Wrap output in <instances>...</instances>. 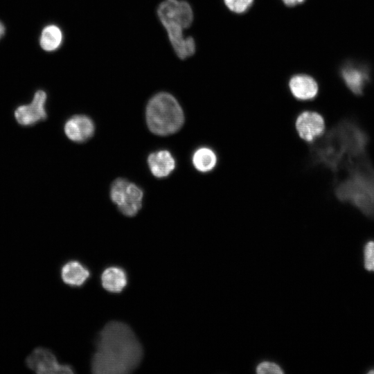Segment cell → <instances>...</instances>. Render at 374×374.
Listing matches in <instances>:
<instances>
[{
	"label": "cell",
	"mask_w": 374,
	"mask_h": 374,
	"mask_svg": "<svg viewBox=\"0 0 374 374\" xmlns=\"http://www.w3.org/2000/svg\"><path fill=\"white\" fill-rule=\"evenodd\" d=\"M367 373L368 374H374V368H372L371 369H370Z\"/></svg>",
	"instance_id": "cell-23"
},
{
	"label": "cell",
	"mask_w": 374,
	"mask_h": 374,
	"mask_svg": "<svg viewBox=\"0 0 374 374\" xmlns=\"http://www.w3.org/2000/svg\"><path fill=\"white\" fill-rule=\"evenodd\" d=\"M145 116L150 130L159 136L176 132L184 121L180 105L173 96L166 92L158 93L150 98Z\"/></svg>",
	"instance_id": "cell-5"
},
{
	"label": "cell",
	"mask_w": 374,
	"mask_h": 374,
	"mask_svg": "<svg viewBox=\"0 0 374 374\" xmlns=\"http://www.w3.org/2000/svg\"><path fill=\"white\" fill-rule=\"evenodd\" d=\"M143 193L133 183L123 178H118L111 186L110 197L123 215L132 217L138 213L142 206Z\"/></svg>",
	"instance_id": "cell-6"
},
{
	"label": "cell",
	"mask_w": 374,
	"mask_h": 374,
	"mask_svg": "<svg viewBox=\"0 0 374 374\" xmlns=\"http://www.w3.org/2000/svg\"><path fill=\"white\" fill-rule=\"evenodd\" d=\"M157 13L178 57L184 60L192 56L195 52V40L184 35V30L193 21L190 5L183 0H164L157 7Z\"/></svg>",
	"instance_id": "cell-3"
},
{
	"label": "cell",
	"mask_w": 374,
	"mask_h": 374,
	"mask_svg": "<svg viewBox=\"0 0 374 374\" xmlns=\"http://www.w3.org/2000/svg\"><path fill=\"white\" fill-rule=\"evenodd\" d=\"M366 137L355 125L343 121L330 130L323 138L310 143L313 164L322 165L334 172L344 166H355V159L364 153Z\"/></svg>",
	"instance_id": "cell-2"
},
{
	"label": "cell",
	"mask_w": 374,
	"mask_h": 374,
	"mask_svg": "<svg viewBox=\"0 0 374 374\" xmlns=\"http://www.w3.org/2000/svg\"><path fill=\"white\" fill-rule=\"evenodd\" d=\"M148 163L152 175L158 178L167 177L175 168V161L167 150L151 153Z\"/></svg>",
	"instance_id": "cell-14"
},
{
	"label": "cell",
	"mask_w": 374,
	"mask_h": 374,
	"mask_svg": "<svg viewBox=\"0 0 374 374\" xmlns=\"http://www.w3.org/2000/svg\"><path fill=\"white\" fill-rule=\"evenodd\" d=\"M26 366L38 374H71L73 368L69 364H60L49 349L37 347L26 357Z\"/></svg>",
	"instance_id": "cell-8"
},
{
	"label": "cell",
	"mask_w": 374,
	"mask_h": 374,
	"mask_svg": "<svg viewBox=\"0 0 374 374\" xmlns=\"http://www.w3.org/2000/svg\"><path fill=\"white\" fill-rule=\"evenodd\" d=\"M289 88L293 96L302 101L314 98L319 91L317 81L306 74L293 75L289 81Z\"/></svg>",
	"instance_id": "cell-11"
},
{
	"label": "cell",
	"mask_w": 374,
	"mask_h": 374,
	"mask_svg": "<svg viewBox=\"0 0 374 374\" xmlns=\"http://www.w3.org/2000/svg\"><path fill=\"white\" fill-rule=\"evenodd\" d=\"M94 124L92 120L85 115H74L68 118L64 125L66 137L76 143L87 141L94 133Z\"/></svg>",
	"instance_id": "cell-10"
},
{
	"label": "cell",
	"mask_w": 374,
	"mask_h": 374,
	"mask_svg": "<svg viewBox=\"0 0 374 374\" xmlns=\"http://www.w3.org/2000/svg\"><path fill=\"white\" fill-rule=\"evenodd\" d=\"M60 276L66 285L78 287L86 283L91 273L88 267L83 263L77 260H71L62 266Z\"/></svg>",
	"instance_id": "cell-12"
},
{
	"label": "cell",
	"mask_w": 374,
	"mask_h": 374,
	"mask_svg": "<svg viewBox=\"0 0 374 374\" xmlns=\"http://www.w3.org/2000/svg\"><path fill=\"white\" fill-rule=\"evenodd\" d=\"M257 373L260 374L263 373H282L283 371L280 368L274 364L270 362H263L260 364L257 368Z\"/></svg>",
	"instance_id": "cell-20"
},
{
	"label": "cell",
	"mask_w": 374,
	"mask_h": 374,
	"mask_svg": "<svg viewBox=\"0 0 374 374\" xmlns=\"http://www.w3.org/2000/svg\"><path fill=\"white\" fill-rule=\"evenodd\" d=\"M295 127L299 136L312 143L322 136L325 131V121L316 112L304 111L297 116Z\"/></svg>",
	"instance_id": "cell-9"
},
{
	"label": "cell",
	"mask_w": 374,
	"mask_h": 374,
	"mask_svg": "<svg viewBox=\"0 0 374 374\" xmlns=\"http://www.w3.org/2000/svg\"><path fill=\"white\" fill-rule=\"evenodd\" d=\"M348 170V178L339 183L335 188L337 197L374 218V170L362 161Z\"/></svg>",
	"instance_id": "cell-4"
},
{
	"label": "cell",
	"mask_w": 374,
	"mask_h": 374,
	"mask_svg": "<svg viewBox=\"0 0 374 374\" xmlns=\"http://www.w3.org/2000/svg\"><path fill=\"white\" fill-rule=\"evenodd\" d=\"M283 2L287 6H295L303 3L305 0H282Z\"/></svg>",
	"instance_id": "cell-21"
},
{
	"label": "cell",
	"mask_w": 374,
	"mask_h": 374,
	"mask_svg": "<svg viewBox=\"0 0 374 374\" xmlns=\"http://www.w3.org/2000/svg\"><path fill=\"white\" fill-rule=\"evenodd\" d=\"M224 4L231 12L242 14L247 12L254 0H223Z\"/></svg>",
	"instance_id": "cell-19"
},
{
	"label": "cell",
	"mask_w": 374,
	"mask_h": 374,
	"mask_svg": "<svg viewBox=\"0 0 374 374\" xmlns=\"http://www.w3.org/2000/svg\"><path fill=\"white\" fill-rule=\"evenodd\" d=\"M363 265L369 272H374V240L367 241L363 247Z\"/></svg>",
	"instance_id": "cell-18"
},
{
	"label": "cell",
	"mask_w": 374,
	"mask_h": 374,
	"mask_svg": "<svg viewBox=\"0 0 374 374\" xmlns=\"http://www.w3.org/2000/svg\"><path fill=\"white\" fill-rule=\"evenodd\" d=\"M342 78L350 89L355 94H360L368 80V73L365 69L357 66L348 65L341 71Z\"/></svg>",
	"instance_id": "cell-15"
},
{
	"label": "cell",
	"mask_w": 374,
	"mask_h": 374,
	"mask_svg": "<svg viewBox=\"0 0 374 374\" xmlns=\"http://www.w3.org/2000/svg\"><path fill=\"white\" fill-rule=\"evenodd\" d=\"M192 162L197 170L201 172H208L215 168L217 157L211 148L201 147L194 152Z\"/></svg>",
	"instance_id": "cell-16"
},
{
	"label": "cell",
	"mask_w": 374,
	"mask_h": 374,
	"mask_svg": "<svg viewBox=\"0 0 374 374\" xmlns=\"http://www.w3.org/2000/svg\"><path fill=\"white\" fill-rule=\"evenodd\" d=\"M5 30L4 25L0 21V39L4 35Z\"/></svg>",
	"instance_id": "cell-22"
},
{
	"label": "cell",
	"mask_w": 374,
	"mask_h": 374,
	"mask_svg": "<svg viewBox=\"0 0 374 374\" xmlns=\"http://www.w3.org/2000/svg\"><path fill=\"white\" fill-rule=\"evenodd\" d=\"M143 358V348L132 328L112 321L100 330L91 362L95 374H126L134 371Z\"/></svg>",
	"instance_id": "cell-1"
},
{
	"label": "cell",
	"mask_w": 374,
	"mask_h": 374,
	"mask_svg": "<svg viewBox=\"0 0 374 374\" xmlns=\"http://www.w3.org/2000/svg\"><path fill=\"white\" fill-rule=\"evenodd\" d=\"M103 287L111 293H120L124 290L128 283L126 271L119 266L106 267L100 276Z\"/></svg>",
	"instance_id": "cell-13"
},
{
	"label": "cell",
	"mask_w": 374,
	"mask_h": 374,
	"mask_svg": "<svg viewBox=\"0 0 374 374\" xmlns=\"http://www.w3.org/2000/svg\"><path fill=\"white\" fill-rule=\"evenodd\" d=\"M62 42L63 33L59 26L49 24L43 28L39 38V44L44 51H55L61 46Z\"/></svg>",
	"instance_id": "cell-17"
},
{
	"label": "cell",
	"mask_w": 374,
	"mask_h": 374,
	"mask_svg": "<svg viewBox=\"0 0 374 374\" xmlns=\"http://www.w3.org/2000/svg\"><path fill=\"white\" fill-rule=\"evenodd\" d=\"M46 100L47 93L44 90L36 91L29 103L21 105L15 108L13 115L17 124L28 127L46 120L48 118Z\"/></svg>",
	"instance_id": "cell-7"
}]
</instances>
